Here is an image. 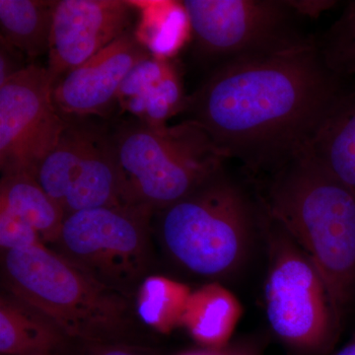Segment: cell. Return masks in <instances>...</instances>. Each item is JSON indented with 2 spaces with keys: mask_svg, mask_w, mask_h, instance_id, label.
I'll list each match as a JSON object with an SVG mask.
<instances>
[{
  "mask_svg": "<svg viewBox=\"0 0 355 355\" xmlns=\"http://www.w3.org/2000/svg\"><path fill=\"white\" fill-rule=\"evenodd\" d=\"M349 81L304 38L217 65L184 112L224 157L273 173L309 148Z\"/></svg>",
  "mask_w": 355,
  "mask_h": 355,
  "instance_id": "obj_1",
  "label": "cell"
},
{
  "mask_svg": "<svg viewBox=\"0 0 355 355\" xmlns=\"http://www.w3.org/2000/svg\"><path fill=\"white\" fill-rule=\"evenodd\" d=\"M263 209L304 250L338 323L355 297V193L306 149L273 172Z\"/></svg>",
  "mask_w": 355,
  "mask_h": 355,
  "instance_id": "obj_2",
  "label": "cell"
},
{
  "mask_svg": "<svg viewBox=\"0 0 355 355\" xmlns=\"http://www.w3.org/2000/svg\"><path fill=\"white\" fill-rule=\"evenodd\" d=\"M2 289L57 322L76 342L130 343L133 298L102 284L44 244L1 254Z\"/></svg>",
  "mask_w": 355,
  "mask_h": 355,
  "instance_id": "obj_3",
  "label": "cell"
},
{
  "mask_svg": "<svg viewBox=\"0 0 355 355\" xmlns=\"http://www.w3.org/2000/svg\"><path fill=\"white\" fill-rule=\"evenodd\" d=\"M156 214L168 256L186 272L207 279L239 272L261 231V202L257 205L224 170Z\"/></svg>",
  "mask_w": 355,
  "mask_h": 355,
  "instance_id": "obj_4",
  "label": "cell"
},
{
  "mask_svg": "<svg viewBox=\"0 0 355 355\" xmlns=\"http://www.w3.org/2000/svg\"><path fill=\"white\" fill-rule=\"evenodd\" d=\"M112 135L125 202L155 214L207 183L226 160L205 130L188 119L161 127L130 119Z\"/></svg>",
  "mask_w": 355,
  "mask_h": 355,
  "instance_id": "obj_5",
  "label": "cell"
},
{
  "mask_svg": "<svg viewBox=\"0 0 355 355\" xmlns=\"http://www.w3.org/2000/svg\"><path fill=\"white\" fill-rule=\"evenodd\" d=\"M261 233L268 253L266 315L272 333L291 354H328L342 324L324 279L304 250L263 205Z\"/></svg>",
  "mask_w": 355,
  "mask_h": 355,
  "instance_id": "obj_6",
  "label": "cell"
},
{
  "mask_svg": "<svg viewBox=\"0 0 355 355\" xmlns=\"http://www.w3.org/2000/svg\"><path fill=\"white\" fill-rule=\"evenodd\" d=\"M154 214L135 205L74 212L51 248L104 286L135 298L150 268Z\"/></svg>",
  "mask_w": 355,
  "mask_h": 355,
  "instance_id": "obj_7",
  "label": "cell"
},
{
  "mask_svg": "<svg viewBox=\"0 0 355 355\" xmlns=\"http://www.w3.org/2000/svg\"><path fill=\"white\" fill-rule=\"evenodd\" d=\"M65 118V116H64ZM35 178L64 214L128 205L112 130L92 119L65 118Z\"/></svg>",
  "mask_w": 355,
  "mask_h": 355,
  "instance_id": "obj_8",
  "label": "cell"
},
{
  "mask_svg": "<svg viewBox=\"0 0 355 355\" xmlns=\"http://www.w3.org/2000/svg\"><path fill=\"white\" fill-rule=\"evenodd\" d=\"M182 9L198 57L218 65L304 39L282 0H184Z\"/></svg>",
  "mask_w": 355,
  "mask_h": 355,
  "instance_id": "obj_9",
  "label": "cell"
},
{
  "mask_svg": "<svg viewBox=\"0 0 355 355\" xmlns=\"http://www.w3.org/2000/svg\"><path fill=\"white\" fill-rule=\"evenodd\" d=\"M46 67L29 64L0 84V169L35 176L57 144L67 119L53 103Z\"/></svg>",
  "mask_w": 355,
  "mask_h": 355,
  "instance_id": "obj_10",
  "label": "cell"
},
{
  "mask_svg": "<svg viewBox=\"0 0 355 355\" xmlns=\"http://www.w3.org/2000/svg\"><path fill=\"white\" fill-rule=\"evenodd\" d=\"M137 11L123 0H60L55 7L48 69L58 81L123 35Z\"/></svg>",
  "mask_w": 355,
  "mask_h": 355,
  "instance_id": "obj_11",
  "label": "cell"
},
{
  "mask_svg": "<svg viewBox=\"0 0 355 355\" xmlns=\"http://www.w3.org/2000/svg\"><path fill=\"white\" fill-rule=\"evenodd\" d=\"M153 53L132 31L123 35L58 81L53 94L58 111L65 118L106 116L125 77Z\"/></svg>",
  "mask_w": 355,
  "mask_h": 355,
  "instance_id": "obj_12",
  "label": "cell"
},
{
  "mask_svg": "<svg viewBox=\"0 0 355 355\" xmlns=\"http://www.w3.org/2000/svg\"><path fill=\"white\" fill-rule=\"evenodd\" d=\"M188 99L176 64L162 53H153L125 77L116 106L133 120L161 127L184 113Z\"/></svg>",
  "mask_w": 355,
  "mask_h": 355,
  "instance_id": "obj_13",
  "label": "cell"
},
{
  "mask_svg": "<svg viewBox=\"0 0 355 355\" xmlns=\"http://www.w3.org/2000/svg\"><path fill=\"white\" fill-rule=\"evenodd\" d=\"M76 343L43 311L2 289L0 354L70 355Z\"/></svg>",
  "mask_w": 355,
  "mask_h": 355,
  "instance_id": "obj_14",
  "label": "cell"
},
{
  "mask_svg": "<svg viewBox=\"0 0 355 355\" xmlns=\"http://www.w3.org/2000/svg\"><path fill=\"white\" fill-rule=\"evenodd\" d=\"M243 315L237 296L219 282L191 292L182 321L193 340L209 350L227 347Z\"/></svg>",
  "mask_w": 355,
  "mask_h": 355,
  "instance_id": "obj_15",
  "label": "cell"
},
{
  "mask_svg": "<svg viewBox=\"0 0 355 355\" xmlns=\"http://www.w3.org/2000/svg\"><path fill=\"white\" fill-rule=\"evenodd\" d=\"M308 149L355 193V83L352 80Z\"/></svg>",
  "mask_w": 355,
  "mask_h": 355,
  "instance_id": "obj_16",
  "label": "cell"
},
{
  "mask_svg": "<svg viewBox=\"0 0 355 355\" xmlns=\"http://www.w3.org/2000/svg\"><path fill=\"white\" fill-rule=\"evenodd\" d=\"M58 1L0 0V40L29 58L50 50Z\"/></svg>",
  "mask_w": 355,
  "mask_h": 355,
  "instance_id": "obj_17",
  "label": "cell"
},
{
  "mask_svg": "<svg viewBox=\"0 0 355 355\" xmlns=\"http://www.w3.org/2000/svg\"><path fill=\"white\" fill-rule=\"evenodd\" d=\"M0 209L21 217L36 229L44 245L57 241L64 214L30 174L4 175L0 183Z\"/></svg>",
  "mask_w": 355,
  "mask_h": 355,
  "instance_id": "obj_18",
  "label": "cell"
},
{
  "mask_svg": "<svg viewBox=\"0 0 355 355\" xmlns=\"http://www.w3.org/2000/svg\"><path fill=\"white\" fill-rule=\"evenodd\" d=\"M191 287L161 275H147L135 293V308L139 322L160 334L172 333L182 321Z\"/></svg>",
  "mask_w": 355,
  "mask_h": 355,
  "instance_id": "obj_19",
  "label": "cell"
},
{
  "mask_svg": "<svg viewBox=\"0 0 355 355\" xmlns=\"http://www.w3.org/2000/svg\"><path fill=\"white\" fill-rule=\"evenodd\" d=\"M318 46L336 74L347 80L355 78V0L345 4Z\"/></svg>",
  "mask_w": 355,
  "mask_h": 355,
  "instance_id": "obj_20",
  "label": "cell"
},
{
  "mask_svg": "<svg viewBox=\"0 0 355 355\" xmlns=\"http://www.w3.org/2000/svg\"><path fill=\"white\" fill-rule=\"evenodd\" d=\"M44 244L36 229L27 221L7 210L0 209V248L1 253Z\"/></svg>",
  "mask_w": 355,
  "mask_h": 355,
  "instance_id": "obj_21",
  "label": "cell"
},
{
  "mask_svg": "<svg viewBox=\"0 0 355 355\" xmlns=\"http://www.w3.org/2000/svg\"><path fill=\"white\" fill-rule=\"evenodd\" d=\"M70 355H151L130 343L76 342Z\"/></svg>",
  "mask_w": 355,
  "mask_h": 355,
  "instance_id": "obj_22",
  "label": "cell"
},
{
  "mask_svg": "<svg viewBox=\"0 0 355 355\" xmlns=\"http://www.w3.org/2000/svg\"><path fill=\"white\" fill-rule=\"evenodd\" d=\"M0 44V84L3 83L9 77L18 73L26 69L28 65L24 64L23 53L17 49L2 41Z\"/></svg>",
  "mask_w": 355,
  "mask_h": 355,
  "instance_id": "obj_23",
  "label": "cell"
},
{
  "mask_svg": "<svg viewBox=\"0 0 355 355\" xmlns=\"http://www.w3.org/2000/svg\"><path fill=\"white\" fill-rule=\"evenodd\" d=\"M288 6L291 7L292 10L297 15L318 16L324 11L333 8L338 3L336 1L331 0H311V1H287Z\"/></svg>",
  "mask_w": 355,
  "mask_h": 355,
  "instance_id": "obj_24",
  "label": "cell"
},
{
  "mask_svg": "<svg viewBox=\"0 0 355 355\" xmlns=\"http://www.w3.org/2000/svg\"><path fill=\"white\" fill-rule=\"evenodd\" d=\"M224 355H261L259 345L250 340L229 345L223 349Z\"/></svg>",
  "mask_w": 355,
  "mask_h": 355,
  "instance_id": "obj_25",
  "label": "cell"
},
{
  "mask_svg": "<svg viewBox=\"0 0 355 355\" xmlns=\"http://www.w3.org/2000/svg\"><path fill=\"white\" fill-rule=\"evenodd\" d=\"M334 355H355V333L350 338L349 342L345 343L342 349H338Z\"/></svg>",
  "mask_w": 355,
  "mask_h": 355,
  "instance_id": "obj_26",
  "label": "cell"
},
{
  "mask_svg": "<svg viewBox=\"0 0 355 355\" xmlns=\"http://www.w3.org/2000/svg\"><path fill=\"white\" fill-rule=\"evenodd\" d=\"M182 355H224L223 349L222 350H209L207 352H188Z\"/></svg>",
  "mask_w": 355,
  "mask_h": 355,
  "instance_id": "obj_27",
  "label": "cell"
}]
</instances>
